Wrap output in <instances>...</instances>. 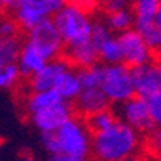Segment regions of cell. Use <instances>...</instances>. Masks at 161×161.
<instances>
[{
    "mask_svg": "<svg viewBox=\"0 0 161 161\" xmlns=\"http://www.w3.org/2000/svg\"><path fill=\"white\" fill-rule=\"evenodd\" d=\"M98 50V58L100 63L103 64H113V63H121L123 61V48L121 42L118 39V34H110L108 37L102 39L100 42L95 44Z\"/></svg>",
    "mask_w": 161,
    "mask_h": 161,
    "instance_id": "obj_18",
    "label": "cell"
},
{
    "mask_svg": "<svg viewBox=\"0 0 161 161\" xmlns=\"http://www.w3.org/2000/svg\"><path fill=\"white\" fill-rule=\"evenodd\" d=\"M105 21L114 34H121V32L134 28V13L130 10V5H127L124 8H119V10L108 11Z\"/></svg>",
    "mask_w": 161,
    "mask_h": 161,
    "instance_id": "obj_19",
    "label": "cell"
},
{
    "mask_svg": "<svg viewBox=\"0 0 161 161\" xmlns=\"http://www.w3.org/2000/svg\"><path fill=\"white\" fill-rule=\"evenodd\" d=\"M116 114L121 121L127 123L130 127H134L140 134H147L150 129L156 126L150 114L145 97H140L137 93L129 100L116 105Z\"/></svg>",
    "mask_w": 161,
    "mask_h": 161,
    "instance_id": "obj_8",
    "label": "cell"
},
{
    "mask_svg": "<svg viewBox=\"0 0 161 161\" xmlns=\"http://www.w3.org/2000/svg\"><path fill=\"white\" fill-rule=\"evenodd\" d=\"M142 150L140 132L119 118L105 130L92 134V156L100 161H126Z\"/></svg>",
    "mask_w": 161,
    "mask_h": 161,
    "instance_id": "obj_2",
    "label": "cell"
},
{
    "mask_svg": "<svg viewBox=\"0 0 161 161\" xmlns=\"http://www.w3.org/2000/svg\"><path fill=\"white\" fill-rule=\"evenodd\" d=\"M155 24L158 26V29L161 31V3H159V8L156 11V16H155Z\"/></svg>",
    "mask_w": 161,
    "mask_h": 161,
    "instance_id": "obj_29",
    "label": "cell"
},
{
    "mask_svg": "<svg viewBox=\"0 0 161 161\" xmlns=\"http://www.w3.org/2000/svg\"><path fill=\"white\" fill-rule=\"evenodd\" d=\"M18 0H0V10H13Z\"/></svg>",
    "mask_w": 161,
    "mask_h": 161,
    "instance_id": "obj_28",
    "label": "cell"
},
{
    "mask_svg": "<svg viewBox=\"0 0 161 161\" xmlns=\"http://www.w3.org/2000/svg\"><path fill=\"white\" fill-rule=\"evenodd\" d=\"M48 60L40 53V50H37L29 40H24L21 45V50H19V57H18V66H19V71H21L23 77L29 79Z\"/></svg>",
    "mask_w": 161,
    "mask_h": 161,
    "instance_id": "obj_15",
    "label": "cell"
},
{
    "mask_svg": "<svg viewBox=\"0 0 161 161\" xmlns=\"http://www.w3.org/2000/svg\"><path fill=\"white\" fill-rule=\"evenodd\" d=\"M69 64H71V63L66 60V58H60V57L47 61L36 74H32V76L29 77L31 92L55 89V84H57L60 74H61L66 68H68Z\"/></svg>",
    "mask_w": 161,
    "mask_h": 161,
    "instance_id": "obj_12",
    "label": "cell"
},
{
    "mask_svg": "<svg viewBox=\"0 0 161 161\" xmlns=\"http://www.w3.org/2000/svg\"><path fill=\"white\" fill-rule=\"evenodd\" d=\"M79 77L82 87H100L102 84V64H93L89 68H80Z\"/></svg>",
    "mask_w": 161,
    "mask_h": 161,
    "instance_id": "obj_22",
    "label": "cell"
},
{
    "mask_svg": "<svg viewBox=\"0 0 161 161\" xmlns=\"http://www.w3.org/2000/svg\"><path fill=\"white\" fill-rule=\"evenodd\" d=\"M64 55H66V60L77 69L89 68V66H93V64L100 63L98 50H97L95 44L92 42V39L87 40V42H84V44L64 48Z\"/></svg>",
    "mask_w": 161,
    "mask_h": 161,
    "instance_id": "obj_14",
    "label": "cell"
},
{
    "mask_svg": "<svg viewBox=\"0 0 161 161\" xmlns=\"http://www.w3.org/2000/svg\"><path fill=\"white\" fill-rule=\"evenodd\" d=\"M73 105H74V111L87 118L89 114L110 108L111 103L100 87H82V90L79 92V95L76 97Z\"/></svg>",
    "mask_w": 161,
    "mask_h": 161,
    "instance_id": "obj_13",
    "label": "cell"
},
{
    "mask_svg": "<svg viewBox=\"0 0 161 161\" xmlns=\"http://www.w3.org/2000/svg\"><path fill=\"white\" fill-rule=\"evenodd\" d=\"M63 37L64 48L84 44L92 39L93 19L90 13L73 3H66L52 16Z\"/></svg>",
    "mask_w": 161,
    "mask_h": 161,
    "instance_id": "obj_4",
    "label": "cell"
},
{
    "mask_svg": "<svg viewBox=\"0 0 161 161\" xmlns=\"http://www.w3.org/2000/svg\"><path fill=\"white\" fill-rule=\"evenodd\" d=\"M137 31L142 34V37L147 42V45H148L150 50L153 52V55L159 57L161 55V31L158 29V26L153 23V24H148V26L140 28Z\"/></svg>",
    "mask_w": 161,
    "mask_h": 161,
    "instance_id": "obj_21",
    "label": "cell"
},
{
    "mask_svg": "<svg viewBox=\"0 0 161 161\" xmlns=\"http://www.w3.org/2000/svg\"><path fill=\"white\" fill-rule=\"evenodd\" d=\"M159 63H161V55H159Z\"/></svg>",
    "mask_w": 161,
    "mask_h": 161,
    "instance_id": "obj_30",
    "label": "cell"
},
{
    "mask_svg": "<svg viewBox=\"0 0 161 161\" xmlns=\"http://www.w3.org/2000/svg\"><path fill=\"white\" fill-rule=\"evenodd\" d=\"M159 3H161V0H159Z\"/></svg>",
    "mask_w": 161,
    "mask_h": 161,
    "instance_id": "obj_31",
    "label": "cell"
},
{
    "mask_svg": "<svg viewBox=\"0 0 161 161\" xmlns=\"http://www.w3.org/2000/svg\"><path fill=\"white\" fill-rule=\"evenodd\" d=\"M100 2V7L108 13V11H113V10H119V8H124L129 3V0H98Z\"/></svg>",
    "mask_w": 161,
    "mask_h": 161,
    "instance_id": "obj_25",
    "label": "cell"
},
{
    "mask_svg": "<svg viewBox=\"0 0 161 161\" xmlns=\"http://www.w3.org/2000/svg\"><path fill=\"white\" fill-rule=\"evenodd\" d=\"M26 110L32 126L40 132L47 134L57 130L74 114L73 102L63 98L55 89L31 92L26 98Z\"/></svg>",
    "mask_w": 161,
    "mask_h": 161,
    "instance_id": "obj_3",
    "label": "cell"
},
{
    "mask_svg": "<svg viewBox=\"0 0 161 161\" xmlns=\"http://www.w3.org/2000/svg\"><path fill=\"white\" fill-rule=\"evenodd\" d=\"M132 79L136 93L140 97H148L155 92L161 90V63L159 60L153 58L143 64L134 66Z\"/></svg>",
    "mask_w": 161,
    "mask_h": 161,
    "instance_id": "obj_11",
    "label": "cell"
},
{
    "mask_svg": "<svg viewBox=\"0 0 161 161\" xmlns=\"http://www.w3.org/2000/svg\"><path fill=\"white\" fill-rule=\"evenodd\" d=\"M40 143L53 161H84L92 155V130L73 116L57 130L40 134Z\"/></svg>",
    "mask_w": 161,
    "mask_h": 161,
    "instance_id": "obj_1",
    "label": "cell"
},
{
    "mask_svg": "<svg viewBox=\"0 0 161 161\" xmlns=\"http://www.w3.org/2000/svg\"><path fill=\"white\" fill-rule=\"evenodd\" d=\"M13 19L23 31L28 32L34 26L53 16L45 0H18L11 10Z\"/></svg>",
    "mask_w": 161,
    "mask_h": 161,
    "instance_id": "obj_10",
    "label": "cell"
},
{
    "mask_svg": "<svg viewBox=\"0 0 161 161\" xmlns=\"http://www.w3.org/2000/svg\"><path fill=\"white\" fill-rule=\"evenodd\" d=\"M18 28L15 19H5L0 21V36H16L18 34Z\"/></svg>",
    "mask_w": 161,
    "mask_h": 161,
    "instance_id": "obj_26",
    "label": "cell"
},
{
    "mask_svg": "<svg viewBox=\"0 0 161 161\" xmlns=\"http://www.w3.org/2000/svg\"><path fill=\"white\" fill-rule=\"evenodd\" d=\"M159 0H130V10L134 13V28L140 29L155 23Z\"/></svg>",
    "mask_w": 161,
    "mask_h": 161,
    "instance_id": "obj_17",
    "label": "cell"
},
{
    "mask_svg": "<svg viewBox=\"0 0 161 161\" xmlns=\"http://www.w3.org/2000/svg\"><path fill=\"white\" fill-rule=\"evenodd\" d=\"M26 40L40 50V53L50 61L53 58H58L64 53V42L63 37L57 28L53 18H48L42 23L34 26L32 29L26 32Z\"/></svg>",
    "mask_w": 161,
    "mask_h": 161,
    "instance_id": "obj_7",
    "label": "cell"
},
{
    "mask_svg": "<svg viewBox=\"0 0 161 161\" xmlns=\"http://www.w3.org/2000/svg\"><path fill=\"white\" fill-rule=\"evenodd\" d=\"M68 2L79 7V8H82V10H86V11H89V13H92L95 8L100 7L98 0H68Z\"/></svg>",
    "mask_w": 161,
    "mask_h": 161,
    "instance_id": "obj_27",
    "label": "cell"
},
{
    "mask_svg": "<svg viewBox=\"0 0 161 161\" xmlns=\"http://www.w3.org/2000/svg\"><path fill=\"white\" fill-rule=\"evenodd\" d=\"M100 89L105 92L111 105H119L136 95L132 69L124 61L113 64H102V84Z\"/></svg>",
    "mask_w": 161,
    "mask_h": 161,
    "instance_id": "obj_5",
    "label": "cell"
},
{
    "mask_svg": "<svg viewBox=\"0 0 161 161\" xmlns=\"http://www.w3.org/2000/svg\"><path fill=\"white\" fill-rule=\"evenodd\" d=\"M116 119H118V116L114 111H111L110 108H105V110H100L93 114H89L86 118V123H87L89 129L92 130V134H95V132L108 129Z\"/></svg>",
    "mask_w": 161,
    "mask_h": 161,
    "instance_id": "obj_20",
    "label": "cell"
},
{
    "mask_svg": "<svg viewBox=\"0 0 161 161\" xmlns=\"http://www.w3.org/2000/svg\"><path fill=\"white\" fill-rule=\"evenodd\" d=\"M55 90L60 93V95L69 102H74L76 97L79 95V92L82 90V82H80V77H79V69L74 68L73 64H69L66 68L58 80L55 84Z\"/></svg>",
    "mask_w": 161,
    "mask_h": 161,
    "instance_id": "obj_16",
    "label": "cell"
},
{
    "mask_svg": "<svg viewBox=\"0 0 161 161\" xmlns=\"http://www.w3.org/2000/svg\"><path fill=\"white\" fill-rule=\"evenodd\" d=\"M23 42L16 36H0V90L16 87L21 76L18 57Z\"/></svg>",
    "mask_w": 161,
    "mask_h": 161,
    "instance_id": "obj_6",
    "label": "cell"
},
{
    "mask_svg": "<svg viewBox=\"0 0 161 161\" xmlns=\"http://www.w3.org/2000/svg\"><path fill=\"white\" fill-rule=\"evenodd\" d=\"M145 147L152 155L161 156V124H156L145 134Z\"/></svg>",
    "mask_w": 161,
    "mask_h": 161,
    "instance_id": "obj_23",
    "label": "cell"
},
{
    "mask_svg": "<svg viewBox=\"0 0 161 161\" xmlns=\"http://www.w3.org/2000/svg\"><path fill=\"white\" fill-rule=\"evenodd\" d=\"M118 39L121 42V48H123V61L130 68L143 64L155 58L153 52L150 50V47L143 40L142 34L136 28H130L124 32L118 34Z\"/></svg>",
    "mask_w": 161,
    "mask_h": 161,
    "instance_id": "obj_9",
    "label": "cell"
},
{
    "mask_svg": "<svg viewBox=\"0 0 161 161\" xmlns=\"http://www.w3.org/2000/svg\"><path fill=\"white\" fill-rule=\"evenodd\" d=\"M145 100H147V105H148V110L155 124H161V90L145 97Z\"/></svg>",
    "mask_w": 161,
    "mask_h": 161,
    "instance_id": "obj_24",
    "label": "cell"
}]
</instances>
